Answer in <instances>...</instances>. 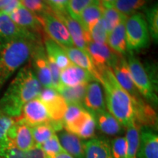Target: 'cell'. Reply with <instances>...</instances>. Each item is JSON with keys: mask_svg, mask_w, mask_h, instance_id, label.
Wrapping results in <instances>:
<instances>
[{"mask_svg": "<svg viewBox=\"0 0 158 158\" xmlns=\"http://www.w3.org/2000/svg\"><path fill=\"white\" fill-rule=\"evenodd\" d=\"M15 123V118L6 115L0 110V148L10 144L8 135L11 127Z\"/></svg>", "mask_w": 158, "mask_h": 158, "instance_id": "cell-33", "label": "cell"}, {"mask_svg": "<svg viewBox=\"0 0 158 158\" xmlns=\"http://www.w3.org/2000/svg\"><path fill=\"white\" fill-rule=\"evenodd\" d=\"M59 143L63 149L73 158H84L85 144L81 138L69 132L59 131Z\"/></svg>", "mask_w": 158, "mask_h": 158, "instance_id": "cell-20", "label": "cell"}, {"mask_svg": "<svg viewBox=\"0 0 158 158\" xmlns=\"http://www.w3.org/2000/svg\"><path fill=\"white\" fill-rule=\"evenodd\" d=\"M31 34L33 32L21 28L13 22L8 15L0 12V37L7 40L27 37Z\"/></svg>", "mask_w": 158, "mask_h": 158, "instance_id": "cell-24", "label": "cell"}, {"mask_svg": "<svg viewBox=\"0 0 158 158\" xmlns=\"http://www.w3.org/2000/svg\"><path fill=\"white\" fill-rule=\"evenodd\" d=\"M62 48L73 64L88 71L94 80L99 82V71L94 65L87 52L75 46L62 47Z\"/></svg>", "mask_w": 158, "mask_h": 158, "instance_id": "cell-19", "label": "cell"}, {"mask_svg": "<svg viewBox=\"0 0 158 158\" xmlns=\"http://www.w3.org/2000/svg\"><path fill=\"white\" fill-rule=\"evenodd\" d=\"M125 21H122L108 35L107 45L119 57H123L127 53L126 41Z\"/></svg>", "mask_w": 158, "mask_h": 158, "instance_id": "cell-22", "label": "cell"}, {"mask_svg": "<svg viewBox=\"0 0 158 158\" xmlns=\"http://www.w3.org/2000/svg\"><path fill=\"white\" fill-rule=\"evenodd\" d=\"M84 144V158H113L110 144L106 138H92Z\"/></svg>", "mask_w": 158, "mask_h": 158, "instance_id": "cell-21", "label": "cell"}, {"mask_svg": "<svg viewBox=\"0 0 158 158\" xmlns=\"http://www.w3.org/2000/svg\"><path fill=\"white\" fill-rule=\"evenodd\" d=\"M99 83L103 86L108 112L124 127L135 121V100L120 86L111 68L99 70Z\"/></svg>", "mask_w": 158, "mask_h": 158, "instance_id": "cell-3", "label": "cell"}, {"mask_svg": "<svg viewBox=\"0 0 158 158\" xmlns=\"http://www.w3.org/2000/svg\"><path fill=\"white\" fill-rule=\"evenodd\" d=\"M53 13L68 29L75 47L87 52V44L91 41L88 31L84 30L80 23L71 16L68 10L53 11Z\"/></svg>", "mask_w": 158, "mask_h": 158, "instance_id": "cell-8", "label": "cell"}, {"mask_svg": "<svg viewBox=\"0 0 158 158\" xmlns=\"http://www.w3.org/2000/svg\"><path fill=\"white\" fill-rule=\"evenodd\" d=\"M127 144L125 137H117L112 140L110 149L113 158H127Z\"/></svg>", "mask_w": 158, "mask_h": 158, "instance_id": "cell-38", "label": "cell"}, {"mask_svg": "<svg viewBox=\"0 0 158 158\" xmlns=\"http://www.w3.org/2000/svg\"><path fill=\"white\" fill-rule=\"evenodd\" d=\"M44 45H41L35 51L32 57V67L35 74L44 88H53L51 70L48 66V58L45 54Z\"/></svg>", "mask_w": 158, "mask_h": 158, "instance_id": "cell-16", "label": "cell"}, {"mask_svg": "<svg viewBox=\"0 0 158 158\" xmlns=\"http://www.w3.org/2000/svg\"><path fill=\"white\" fill-rule=\"evenodd\" d=\"M130 53L127 62L136 89L146 100L154 106H157V74L155 65L147 64L144 67L132 52Z\"/></svg>", "mask_w": 158, "mask_h": 158, "instance_id": "cell-4", "label": "cell"}, {"mask_svg": "<svg viewBox=\"0 0 158 158\" xmlns=\"http://www.w3.org/2000/svg\"><path fill=\"white\" fill-rule=\"evenodd\" d=\"M40 147H41L45 155H46L47 158L54 157L55 155H58L59 153L64 151L60 143H59L58 136L56 134L41 144Z\"/></svg>", "mask_w": 158, "mask_h": 158, "instance_id": "cell-36", "label": "cell"}, {"mask_svg": "<svg viewBox=\"0 0 158 158\" xmlns=\"http://www.w3.org/2000/svg\"><path fill=\"white\" fill-rule=\"evenodd\" d=\"M93 80V77L88 71L73 63L68 68L61 70L59 74L60 87H73L82 84H88Z\"/></svg>", "mask_w": 158, "mask_h": 158, "instance_id": "cell-18", "label": "cell"}, {"mask_svg": "<svg viewBox=\"0 0 158 158\" xmlns=\"http://www.w3.org/2000/svg\"><path fill=\"white\" fill-rule=\"evenodd\" d=\"M87 53L98 71L106 68H113L120 58L107 44L90 41L87 44Z\"/></svg>", "mask_w": 158, "mask_h": 158, "instance_id": "cell-9", "label": "cell"}, {"mask_svg": "<svg viewBox=\"0 0 158 158\" xmlns=\"http://www.w3.org/2000/svg\"><path fill=\"white\" fill-rule=\"evenodd\" d=\"M102 19L104 20L108 34H109L116 26H118L122 21H125L127 17L121 14L113 7L104 8L103 13H102Z\"/></svg>", "mask_w": 158, "mask_h": 158, "instance_id": "cell-32", "label": "cell"}, {"mask_svg": "<svg viewBox=\"0 0 158 158\" xmlns=\"http://www.w3.org/2000/svg\"><path fill=\"white\" fill-rule=\"evenodd\" d=\"M127 140V158H138L137 154L139 146V126L135 121L131 122L126 127Z\"/></svg>", "mask_w": 158, "mask_h": 158, "instance_id": "cell-29", "label": "cell"}, {"mask_svg": "<svg viewBox=\"0 0 158 158\" xmlns=\"http://www.w3.org/2000/svg\"><path fill=\"white\" fill-rule=\"evenodd\" d=\"M19 119L25 122L31 127L51 122V118L45 106L38 98L26 103L22 108Z\"/></svg>", "mask_w": 158, "mask_h": 158, "instance_id": "cell-10", "label": "cell"}, {"mask_svg": "<svg viewBox=\"0 0 158 158\" xmlns=\"http://www.w3.org/2000/svg\"><path fill=\"white\" fill-rule=\"evenodd\" d=\"M21 5L35 15H40L46 12L49 6L44 0H20Z\"/></svg>", "mask_w": 158, "mask_h": 158, "instance_id": "cell-39", "label": "cell"}, {"mask_svg": "<svg viewBox=\"0 0 158 158\" xmlns=\"http://www.w3.org/2000/svg\"><path fill=\"white\" fill-rule=\"evenodd\" d=\"M96 122L93 117L91 116L84 124L81 129L79 130L77 136L81 139H91L94 137L96 130Z\"/></svg>", "mask_w": 158, "mask_h": 158, "instance_id": "cell-40", "label": "cell"}, {"mask_svg": "<svg viewBox=\"0 0 158 158\" xmlns=\"http://www.w3.org/2000/svg\"><path fill=\"white\" fill-rule=\"evenodd\" d=\"M95 2H98L97 0H69L67 10L71 16L78 20L79 15L86 7Z\"/></svg>", "mask_w": 158, "mask_h": 158, "instance_id": "cell-37", "label": "cell"}, {"mask_svg": "<svg viewBox=\"0 0 158 158\" xmlns=\"http://www.w3.org/2000/svg\"><path fill=\"white\" fill-rule=\"evenodd\" d=\"M44 1L45 2V3L47 4V2H48V0H44Z\"/></svg>", "mask_w": 158, "mask_h": 158, "instance_id": "cell-45", "label": "cell"}, {"mask_svg": "<svg viewBox=\"0 0 158 158\" xmlns=\"http://www.w3.org/2000/svg\"><path fill=\"white\" fill-rule=\"evenodd\" d=\"M0 158H5V157H1V156H0Z\"/></svg>", "mask_w": 158, "mask_h": 158, "instance_id": "cell-47", "label": "cell"}, {"mask_svg": "<svg viewBox=\"0 0 158 158\" xmlns=\"http://www.w3.org/2000/svg\"><path fill=\"white\" fill-rule=\"evenodd\" d=\"M41 45H43V37L35 33L4 40L0 44V89L15 71L32 57Z\"/></svg>", "mask_w": 158, "mask_h": 158, "instance_id": "cell-2", "label": "cell"}, {"mask_svg": "<svg viewBox=\"0 0 158 158\" xmlns=\"http://www.w3.org/2000/svg\"><path fill=\"white\" fill-rule=\"evenodd\" d=\"M92 116L83 106L68 104V108L63 118V128L66 131L77 135L86 122Z\"/></svg>", "mask_w": 158, "mask_h": 158, "instance_id": "cell-12", "label": "cell"}, {"mask_svg": "<svg viewBox=\"0 0 158 158\" xmlns=\"http://www.w3.org/2000/svg\"><path fill=\"white\" fill-rule=\"evenodd\" d=\"M88 84H82L73 87L61 86L56 91L68 104H77L82 106Z\"/></svg>", "mask_w": 158, "mask_h": 158, "instance_id": "cell-28", "label": "cell"}, {"mask_svg": "<svg viewBox=\"0 0 158 158\" xmlns=\"http://www.w3.org/2000/svg\"><path fill=\"white\" fill-rule=\"evenodd\" d=\"M145 17L149 35L157 43L158 40V7L157 4L145 8Z\"/></svg>", "mask_w": 158, "mask_h": 158, "instance_id": "cell-31", "label": "cell"}, {"mask_svg": "<svg viewBox=\"0 0 158 158\" xmlns=\"http://www.w3.org/2000/svg\"><path fill=\"white\" fill-rule=\"evenodd\" d=\"M43 86L30 64L21 68L0 100V110L12 118L21 116L23 106L38 98Z\"/></svg>", "mask_w": 158, "mask_h": 158, "instance_id": "cell-1", "label": "cell"}, {"mask_svg": "<svg viewBox=\"0 0 158 158\" xmlns=\"http://www.w3.org/2000/svg\"><path fill=\"white\" fill-rule=\"evenodd\" d=\"M127 50L138 51L149 46V31L145 17L141 13H136L127 17L124 22Z\"/></svg>", "mask_w": 158, "mask_h": 158, "instance_id": "cell-5", "label": "cell"}, {"mask_svg": "<svg viewBox=\"0 0 158 158\" xmlns=\"http://www.w3.org/2000/svg\"><path fill=\"white\" fill-rule=\"evenodd\" d=\"M8 138L11 144L23 151L36 146L31 127L19 118H15V123L10 130Z\"/></svg>", "mask_w": 158, "mask_h": 158, "instance_id": "cell-11", "label": "cell"}, {"mask_svg": "<svg viewBox=\"0 0 158 158\" xmlns=\"http://www.w3.org/2000/svg\"><path fill=\"white\" fill-rule=\"evenodd\" d=\"M116 0H101V4L104 8L108 7H113Z\"/></svg>", "mask_w": 158, "mask_h": 158, "instance_id": "cell-43", "label": "cell"}, {"mask_svg": "<svg viewBox=\"0 0 158 158\" xmlns=\"http://www.w3.org/2000/svg\"><path fill=\"white\" fill-rule=\"evenodd\" d=\"M82 106L92 115L106 110L103 90L98 81L93 80L87 84Z\"/></svg>", "mask_w": 158, "mask_h": 158, "instance_id": "cell-13", "label": "cell"}, {"mask_svg": "<svg viewBox=\"0 0 158 158\" xmlns=\"http://www.w3.org/2000/svg\"><path fill=\"white\" fill-rule=\"evenodd\" d=\"M111 69L120 86L133 98L134 100H139L143 98L134 84L127 62L125 59L123 57L120 58L115 66Z\"/></svg>", "mask_w": 158, "mask_h": 158, "instance_id": "cell-17", "label": "cell"}, {"mask_svg": "<svg viewBox=\"0 0 158 158\" xmlns=\"http://www.w3.org/2000/svg\"><path fill=\"white\" fill-rule=\"evenodd\" d=\"M104 7L101 2H95L86 7L81 12L77 21L84 30L89 31L102 17Z\"/></svg>", "mask_w": 158, "mask_h": 158, "instance_id": "cell-26", "label": "cell"}, {"mask_svg": "<svg viewBox=\"0 0 158 158\" xmlns=\"http://www.w3.org/2000/svg\"><path fill=\"white\" fill-rule=\"evenodd\" d=\"M98 2H101V0H97Z\"/></svg>", "mask_w": 158, "mask_h": 158, "instance_id": "cell-46", "label": "cell"}, {"mask_svg": "<svg viewBox=\"0 0 158 158\" xmlns=\"http://www.w3.org/2000/svg\"><path fill=\"white\" fill-rule=\"evenodd\" d=\"M50 158H73V157L71 155H69L68 153H67L64 150V151H62V152L59 153L58 155H55L54 157H50Z\"/></svg>", "mask_w": 158, "mask_h": 158, "instance_id": "cell-44", "label": "cell"}, {"mask_svg": "<svg viewBox=\"0 0 158 158\" xmlns=\"http://www.w3.org/2000/svg\"><path fill=\"white\" fill-rule=\"evenodd\" d=\"M90 40L92 42L101 44H107L108 31L102 17L98 22L88 31Z\"/></svg>", "mask_w": 158, "mask_h": 158, "instance_id": "cell-35", "label": "cell"}, {"mask_svg": "<svg viewBox=\"0 0 158 158\" xmlns=\"http://www.w3.org/2000/svg\"><path fill=\"white\" fill-rule=\"evenodd\" d=\"M43 44L45 47L47 56L51 58L56 63L60 70H64L72 64L62 47L52 40L48 38V37H45L43 39Z\"/></svg>", "mask_w": 158, "mask_h": 158, "instance_id": "cell-25", "label": "cell"}, {"mask_svg": "<svg viewBox=\"0 0 158 158\" xmlns=\"http://www.w3.org/2000/svg\"><path fill=\"white\" fill-rule=\"evenodd\" d=\"M0 156L5 158H47L41 147L36 145L31 149L23 151L13 144L0 148Z\"/></svg>", "mask_w": 158, "mask_h": 158, "instance_id": "cell-27", "label": "cell"}, {"mask_svg": "<svg viewBox=\"0 0 158 158\" xmlns=\"http://www.w3.org/2000/svg\"><path fill=\"white\" fill-rule=\"evenodd\" d=\"M31 131H32L35 144L38 146H40L45 141L55 135V132H56L53 126L51 125V122L39 124V125L31 127Z\"/></svg>", "mask_w": 158, "mask_h": 158, "instance_id": "cell-34", "label": "cell"}, {"mask_svg": "<svg viewBox=\"0 0 158 158\" xmlns=\"http://www.w3.org/2000/svg\"><path fill=\"white\" fill-rule=\"evenodd\" d=\"M92 116L95 120L96 126L106 135H116L123 130L122 124L106 110L98 112Z\"/></svg>", "mask_w": 158, "mask_h": 158, "instance_id": "cell-23", "label": "cell"}, {"mask_svg": "<svg viewBox=\"0 0 158 158\" xmlns=\"http://www.w3.org/2000/svg\"><path fill=\"white\" fill-rule=\"evenodd\" d=\"M38 98L45 105L51 118V124L56 132L63 129V118L68 108V103L54 88H44Z\"/></svg>", "mask_w": 158, "mask_h": 158, "instance_id": "cell-6", "label": "cell"}, {"mask_svg": "<svg viewBox=\"0 0 158 158\" xmlns=\"http://www.w3.org/2000/svg\"><path fill=\"white\" fill-rule=\"evenodd\" d=\"M138 158H158V135L155 130L148 127H139Z\"/></svg>", "mask_w": 158, "mask_h": 158, "instance_id": "cell-15", "label": "cell"}, {"mask_svg": "<svg viewBox=\"0 0 158 158\" xmlns=\"http://www.w3.org/2000/svg\"><path fill=\"white\" fill-rule=\"evenodd\" d=\"M20 5V0H0V12L9 15Z\"/></svg>", "mask_w": 158, "mask_h": 158, "instance_id": "cell-41", "label": "cell"}, {"mask_svg": "<svg viewBox=\"0 0 158 158\" xmlns=\"http://www.w3.org/2000/svg\"><path fill=\"white\" fill-rule=\"evenodd\" d=\"M69 0H48L47 5L53 11L67 10Z\"/></svg>", "mask_w": 158, "mask_h": 158, "instance_id": "cell-42", "label": "cell"}, {"mask_svg": "<svg viewBox=\"0 0 158 158\" xmlns=\"http://www.w3.org/2000/svg\"><path fill=\"white\" fill-rule=\"evenodd\" d=\"M151 0H116L114 7L125 17L138 13L139 10L145 9Z\"/></svg>", "mask_w": 158, "mask_h": 158, "instance_id": "cell-30", "label": "cell"}, {"mask_svg": "<svg viewBox=\"0 0 158 158\" xmlns=\"http://www.w3.org/2000/svg\"><path fill=\"white\" fill-rule=\"evenodd\" d=\"M45 35L62 47L74 46L68 29L64 23L49 9L42 14L37 15Z\"/></svg>", "mask_w": 158, "mask_h": 158, "instance_id": "cell-7", "label": "cell"}, {"mask_svg": "<svg viewBox=\"0 0 158 158\" xmlns=\"http://www.w3.org/2000/svg\"><path fill=\"white\" fill-rule=\"evenodd\" d=\"M8 15L12 21L20 27L41 35L44 39L45 37L43 35L44 31L37 15L25 8L23 6L21 5Z\"/></svg>", "mask_w": 158, "mask_h": 158, "instance_id": "cell-14", "label": "cell"}]
</instances>
